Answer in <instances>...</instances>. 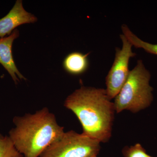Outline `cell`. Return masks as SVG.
<instances>
[{
	"label": "cell",
	"mask_w": 157,
	"mask_h": 157,
	"mask_svg": "<svg viewBox=\"0 0 157 157\" xmlns=\"http://www.w3.org/2000/svg\"><path fill=\"white\" fill-rule=\"evenodd\" d=\"M64 105L78 118L82 134L101 143L109 141L116 111L106 89L82 86L68 96Z\"/></svg>",
	"instance_id": "obj_1"
},
{
	"label": "cell",
	"mask_w": 157,
	"mask_h": 157,
	"mask_svg": "<svg viewBox=\"0 0 157 157\" xmlns=\"http://www.w3.org/2000/svg\"><path fill=\"white\" fill-rule=\"evenodd\" d=\"M14 128L9 137L24 157H39L52 144L64 133L55 115L47 107L35 113L13 118Z\"/></svg>",
	"instance_id": "obj_2"
},
{
	"label": "cell",
	"mask_w": 157,
	"mask_h": 157,
	"mask_svg": "<svg viewBox=\"0 0 157 157\" xmlns=\"http://www.w3.org/2000/svg\"><path fill=\"white\" fill-rule=\"evenodd\" d=\"M150 73L141 60L131 71L126 81L114 98L116 113L129 110L136 113L150 106L153 100V88L150 85Z\"/></svg>",
	"instance_id": "obj_3"
},
{
	"label": "cell",
	"mask_w": 157,
	"mask_h": 157,
	"mask_svg": "<svg viewBox=\"0 0 157 157\" xmlns=\"http://www.w3.org/2000/svg\"><path fill=\"white\" fill-rule=\"evenodd\" d=\"M101 142L74 131L65 132L39 157H94L101 150Z\"/></svg>",
	"instance_id": "obj_4"
},
{
	"label": "cell",
	"mask_w": 157,
	"mask_h": 157,
	"mask_svg": "<svg viewBox=\"0 0 157 157\" xmlns=\"http://www.w3.org/2000/svg\"><path fill=\"white\" fill-rule=\"evenodd\" d=\"M120 38L122 47L116 48L114 62L106 77V92L111 100L117 96L126 81L130 73V59L136 55L132 52V45L123 34L120 35Z\"/></svg>",
	"instance_id": "obj_5"
},
{
	"label": "cell",
	"mask_w": 157,
	"mask_h": 157,
	"mask_svg": "<svg viewBox=\"0 0 157 157\" xmlns=\"http://www.w3.org/2000/svg\"><path fill=\"white\" fill-rule=\"evenodd\" d=\"M37 20L35 15L25 11L21 0H17L9 13L0 19V39L11 35L19 25L34 23Z\"/></svg>",
	"instance_id": "obj_6"
},
{
	"label": "cell",
	"mask_w": 157,
	"mask_h": 157,
	"mask_svg": "<svg viewBox=\"0 0 157 157\" xmlns=\"http://www.w3.org/2000/svg\"><path fill=\"white\" fill-rule=\"evenodd\" d=\"M19 36V31L15 29L9 36L0 39V63L10 74L15 84L19 81L18 78L26 79L17 69L12 56L13 42Z\"/></svg>",
	"instance_id": "obj_7"
},
{
	"label": "cell",
	"mask_w": 157,
	"mask_h": 157,
	"mask_svg": "<svg viewBox=\"0 0 157 157\" xmlns=\"http://www.w3.org/2000/svg\"><path fill=\"white\" fill-rule=\"evenodd\" d=\"M89 53L74 52L67 55L64 59L63 67L67 73L78 76L85 73L89 67Z\"/></svg>",
	"instance_id": "obj_8"
},
{
	"label": "cell",
	"mask_w": 157,
	"mask_h": 157,
	"mask_svg": "<svg viewBox=\"0 0 157 157\" xmlns=\"http://www.w3.org/2000/svg\"><path fill=\"white\" fill-rule=\"evenodd\" d=\"M121 28L123 34L131 43L132 46L136 48H142L147 53L157 56V44H151L139 39L130 30L126 25H123Z\"/></svg>",
	"instance_id": "obj_9"
},
{
	"label": "cell",
	"mask_w": 157,
	"mask_h": 157,
	"mask_svg": "<svg viewBox=\"0 0 157 157\" xmlns=\"http://www.w3.org/2000/svg\"><path fill=\"white\" fill-rule=\"evenodd\" d=\"M0 157H24L17 151L9 136L0 133Z\"/></svg>",
	"instance_id": "obj_10"
},
{
	"label": "cell",
	"mask_w": 157,
	"mask_h": 157,
	"mask_svg": "<svg viewBox=\"0 0 157 157\" xmlns=\"http://www.w3.org/2000/svg\"><path fill=\"white\" fill-rule=\"evenodd\" d=\"M122 153L124 157H153L147 154L145 149L139 143L131 146H125Z\"/></svg>",
	"instance_id": "obj_11"
},
{
	"label": "cell",
	"mask_w": 157,
	"mask_h": 157,
	"mask_svg": "<svg viewBox=\"0 0 157 157\" xmlns=\"http://www.w3.org/2000/svg\"><path fill=\"white\" fill-rule=\"evenodd\" d=\"M97 157V156H96V157Z\"/></svg>",
	"instance_id": "obj_12"
}]
</instances>
